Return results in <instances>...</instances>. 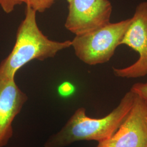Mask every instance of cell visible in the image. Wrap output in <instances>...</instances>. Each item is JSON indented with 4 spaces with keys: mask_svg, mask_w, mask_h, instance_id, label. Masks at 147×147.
<instances>
[{
    "mask_svg": "<svg viewBox=\"0 0 147 147\" xmlns=\"http://www.w3.org/2000/svg\"><path fill=\"white\" fill-rule=\"evenodd\" d=\"M37 12L26 6L25 16L18 27L11 52L0 64V80L15 79L18 70L30 61H43L71 46V41H53L40 30L36 21Z\"/></svg>",
    "mask_w": 147,
    "mask_h": 147,
    "instance_id": "cell-2",
    "label": "cell"
},
{
    "mask_svg": "<svg viewBox=\"0 0 147 147\" xmlns=\"http://www.w3.org/2000/svg\"><path fill=\"white\" fill-rule=\"evenodd\" d=\"M65 23L76 36L83 35L110 23L112 5L109 0H71Z\"/></svg>",
    "mask_w": 147,
    "mask_h": 147,
    "instance_id": "cell-4",
    "label": "cell"
},
{
    "mask_svg": "<svg viewBox=\"0 0 147 147\" xmlns=\"http://www.w3.org/2000/svg\"><path fill=\"white\" fill-rule=\"evenodd\" d=\"M147 146V104L135 94L131 108L117 131L109 139L99 142L96 147H146Z\"/></svg>",
    "mask_w": 147,
    "mask_h": 147,
    "instance_id": "cell-6",
    "label": "cell"
},
{
    "mask_svg": "<svg viewBox=\"0 0 147 147\" xmlns=\"http://www.w3.org/2000/svg\"><path fill=\"white\" fill-rule=\"evenodd\" d=\"M131 47L139 54L136 62L126 68H113L116 76L137 78L147 75V1L137 7L131 22L123 37L121 45Z\"/></svg>",
    "mask_w": 147,
    "mask_h": 147,
    "instance_id": "cell-5",
    "label": "cell"
},
{
    "mask_svg": "<svg viewBox=\"0 0 147 147\" xmlns=\"http://www.w3.org/2000/svg\"><path fill=\"white\" fill-rule=\"evenodd\" d=\"M131 18L110 23L99 29L80 36H76L71 46L76 56L86 64L94 65L108 62L121 45Z\"/></svg>",
    "mask_w": 147,
    "mask_h": 147,
    "instance_id": "cell-3",
    "label": "cell"
},
{
    "mask_svg": "<svg viewBox=\"0 0 147 147\" xmlns=\"http://www.w3.org/2000/svg\"></svg>",
    "mask_w": 147,
    "mask_h": 147,
    "instance_id": "cell-13",
    "label": "cell"
},
{
    "mask_svg": "<svg viewBox=\"0 0 147 147\" xmlns=\"http://www.w3.org/2000/svg\"><path fill=\"white\" fill-rule=\"evenodd\" d=\"M27 100L15 79L0 80V147L5 146L11 138L13 122Z\"/></svg>",
    "mask_w": 147,
    "mask_h": 147,
    "instance_id": "cell-7",
    "label": "cell"
},
{
    "mask_svg": "<svg viewBox=\"0 0 147 147\" xmlns=\"http://www.w3.org/2000/svg\"><path fill=\"white\" fill-rule=\"evenodd\" d=\"M66 1H67V2H68L69 3V2H70L71 0H66Z\"/></svg>",
    "mask_w": 147,
    "mask_h": 147,
    "instance_id": "cell-12",
    "label": "cell"
},
{
    "mask_svg": "<svg viewBox=\"0 0 147 147\" xmlns=\"http://www.w3.org/2000/svg\"><path fill=\"white\" fill-rule=\"evenodd\" d=\"M130 90L139 95L147 104V83H137L133 85Z\"/></svg>",
    "mask_w": 147,
    "mask_h": 147,
    "instance_id": "cell-10",
    "label": "cell"
},
{
    "mask_svg": "<svg viewBox=\"0 0 147 147\" xmlns=\"http://www.w3.org/2000/svg\"><path fill=\"white\" fill-rule=\"evenodd\" d=\"M57 0H25L26 6L36 12L42 13L50 8Z\"/></svg>",
    "mask_w": 147,
    "mask_h": 147,
    "instance_id": "cell-8",
    "label": "cell"
},
{
    "mask_svg": "<svg viewBox=\"0 0 147 147\" xmlns=\"http://www.w3.org/2000/svg\"><path fill=\"white\" fill-rule=\"evenodd\" d=\"M25 3V0H0V7L5 13L9 14L14 11L16 6Z\"/></svg>",
    "mask_w": 147,
    "mask_h": 147,
    "instance_id": "cell-9",
    "label": "cell"
},
{
    "mask_svg": "<svg viewBox=\"0 0 147 147\" xmlns=\"http://www.w3.org/2000/svg\"><path fill=\"white\" fill-rule=\"evenodd\" d=\"M135 96V94L130 90L113 110L101 118L89 117L86 115V109L80 107L60 131L50 137L44 147H65L80 141L99 143L109 139L131 109Z\"/></svg>",
    "mask_w": 147,
    "mask_h": 147,
    "instance_id": "cell-1",
    "label": "cell"
},
{
    "mask_svg": "<svg viewBox=\"0 0 147 147\" xmlns=\"http://www.w3.org/2000/svg\"><path fill=\"white\" fill-rule=\"evenodd\" d=\"M74 89L73 84L68 82H65L59 86L58 92L63 96H67L73 93Z\"/></svg>",
    "mask_w": 147,
    "mask_h": 147,
    "instance_id": "cell-11",
    "label": "cell"
}]
</instances>
